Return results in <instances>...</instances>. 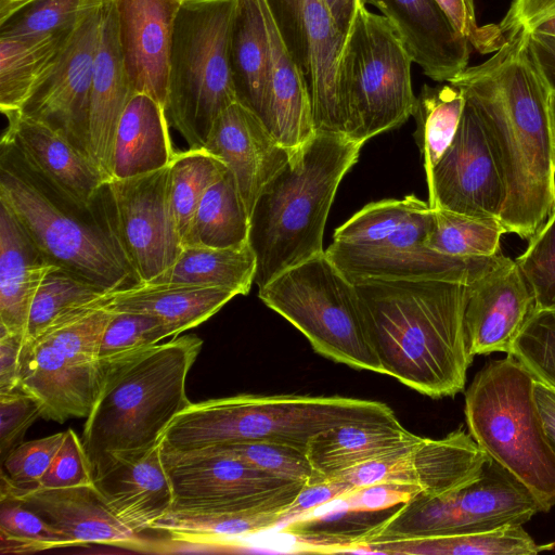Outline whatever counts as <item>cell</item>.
Segmentation results:
<instances>
[{"mask_svg":"<svg viewBox=\"0 0 555 555\" xmlns=\"http://www.w3.org/2000/svg\"><path fill=\"white\" fill-rule=\"evenodd\" d=\"M455 30L479 53L498 51L507 40L498 24L477 23L475 0H435Z\"/></svg>","mask_w":555,"mask_h":555,"instance_id":"obj_51","label":"cell"},{"mask_svg":"<svg viewBox=\"0 0 555 555\" xmlns=\"http://www.w3.org/2000/svg\"><path fill=\"white\" fill-rule=\"evenodd\" d=\"M170 164L144 175L112 179L102 189L103 228L139 284L150 283L180 254L168 207Z\"/></svg>","mask_w":555,"mask_h":555,"instance_id":"obj_15","label":"cell"},{"mask_svg":"<svg viewBox=\"0 0 555 555\" xmlns=\"http://www.w3.org/2000/svg\"><path fill=\"white\" fill-rule=\"evenodd\" d=\"M57 268L0 203V331L26 337L36 293L44 278Z\"/></svg>","mask_w":555,"mask_h":555,"instance_id":"obj_28","label":"cell"},{"mask_svg":"<svg viewBox=\"0 0 555 555\" xmlns=\"http://www.w3.org/2000/svg\"><path fill=\"white\" fill-rule=\"evenodd\" d=\"M450 83L474 105L503 183L500 221L507 233L530 241L555 211V145L550 126L551 90L520 29L487 61L467 66Z\"/></svg>","mask_w":555,"mask_h":555,"instance_id":"obj_1","label":"cell"},{"mask_svg":"<svg viewBox=\"0 0 555 555\" xmlns=\"http://www.w3.org/2000/svg\"><path fill=\"white\" fill-rule=\"evenodd\" d=\"M384 402L343 396L249 395L191 403L169 425L164 450L191 452L255 440L307 449L315 435L354 423L396 420Z\"/></svg>","mask_w":555,"mask_h":555,"instance_id":"obj_5","label":"cell"},{"mask_svg":"<svg viewBox=\"0 0 555 555\" xmlns=\"http://www.w3.org/2000/svg\"><path fill=\"white\" fill-rule=\"evenodd\" d=\"M108 292L61 268L42 281L34 298L26 339H31L56 320L95 304Z\"/></svg>","mask_w":555,"mask_h":555,"instance_id":"obj_42","label":"cell"},{"mask_svg":"<svg viewBox=\"0 0 555 555\" xmlns=\"http://www.w3.org/2000/svg\"><path fill=\"white\" fill-rule=\"evenodd\" d=\"M93 485V468L82 440L75 430H65L64 441L38 488L59 489Z\"/></svg>","mask_w":555,"mask_h":555,"instance_id":"obj_50","label":"cell"},{"mask_svg":"<svg viewBox=\"0 0 555 555\" xmlns=\"http://www.w3.org/2000/svg\"><path fill=\"white\" fill-rule=\"evenodd\" d=\"M354 487L340 478H331L315 483H306L294 501L283 511V524L306 517L319 507L330 504L349 492Z\"/></svg>","mask_w":555,"mask_h":555,"instance_id":"obj_56","label":"cell"},{"mask_svg":"<svg viewBox=\"0 0 555 555\" xmlns=\"http://www.w3.org/2000/svg\"><path fill=\"white\" fill-rule=\"evenodd\" d=\"M249 234L250 215L228 170L204 193L186 246L237 247L249 243Z\"/></svg>","mask_w":555,"mask_h":555,"instance_id":"obj_38","label":"cell"},{"mask_svg":"<svg viewBox=\"0 0 555 555\" xmlns=\"http://www.w3.org/2000/svg\"><path fill=\"white\" fill-rule=\"evenodd\" d=\"M205 449L235 456L283 479L305 483H313L315 479L314 470L307 455V449L288 443L255 440L219 444Z\"/></svg>","mask_w":555,"mask_h":555,"instance_id":"obj_46","label":"cell"},{"mask_svg":"<svg viewBox=\"0 0 555 555\" xmlns=\"http://www.w3.org/2000/svg\"><path fill=\"white\" fill-rule=\"evenodd\" d=\"M258 291L261 301L301 332L315 352L384 374L369 340L356 285L325 251L284 270Z\"/></svg>","mask_w":555,"mask_h":555,"instance_id":"obj_10","label":"cell"},{"mask_svg":"<svg viewBox=\"0 0 555 555\" xmlns=\"http://www.w3.org/2000/svg\"><path fill=\"white\" fill-rule=\"evenodd\" d=\"M113 315L101 298L25 340L18 389L37 400L41 417L64 423L89 415L103 377L99 349Z\"/></svg>","mask_w":555,"mask_h":555,"instance_id":"obj_11","label":"cell"},{"mask_svg":"<svg viewBox=\"0 0 555 555\" xmlns=\"http://www.w3.org/2000/svg\"><path fill=\"white\" fill-rule=\"evenodd\" d=\"M176 336V331L158 317L142 312L114 311L99 349L102 372L111 363L130 353Z\"/></svg>","mask_w":555,"mask_h":555,"instance_id":"obj_44","label":"cell"},{"mask_svg":"<svg viewBox=\"0 0 555 555\" xmlns=\"http://www.w3.org/2000/svg\"><path fill=\"white\" fill-rule=\"evenodd\" d=\"M175 155L165 107L149 94H133L116 131L113 179L158 170Z\"/></svg>","mask_w":555,"mask_h":555,"instance_id":"obj_32","label":"cell"},{"mask_svg":"<svg viewBox=\"0 0 555 555\" xmlns=\"http://www.w3.org/2000/svg\"><path fill=\"white\" fill-rule=\"evenodd\" d=\"M428 202L414 194L372 202L336 229L326 256L353 284L366 280H444L472 284L504 257L455 258L425 242Z\"/></svg>","mask_w":555,"mask_h":555,"instance_id":"obj_6","label":"cell"},{"mask_svg":"<svg viewBox=\"0 0 555 555\" xmlns=\"http://www.w3.org/2000/svg\"><path fill=\"white\" fill-rule=\"evenodd\" d=\"M229 52L237 102L261 119L269 82V41L260 0H236Z\"/></svg>","mask_w":555,"mask_h":555,"instance_id":"obj_33","label":"cell"},{"mask_svg":"<svg viewBox=\"0 0 555 555\" xmlns=\"http://www.w3.org/2000/svg\"><path fill=\"white\" fill-rule=\"evenodd\" d=\"M203 147L225 164L250 217L262 190L292 154L253 111L237 101L216 119Z\"/></svg>","mask_w":555,"mask_h":555,"instance_id":"obj_23","label":"cell"},{"mask_svg":"<svg viewBox=\"0 0 555 555\" xmlns=\"http://www.w3.org/2000/svg\"><path fill=\"white\" fill-rule=\"evenodd\" d=\"M302 21L308 56L306 79L315 132L345 134L337 92V67L345 37L325 0H302Z\"/></svg>","mask_w":555,"mask_h":555,"instance_id":"obj_29","label":"cell"},{"mask_svg":"<svg viewBox=\"0 0 555 555\" xmlns=\"http://www.w3.org/2000/svg\"><path fill=\"white\" fill-rule=\"evenodd\" d=\"M422 490L414 485L377 482L354 489L336 500L337 508L348 513H374L408 503Z\"/></svg>","mask_w":555,"mask_h":555,"instance_id":"obj_53","label":"cell"},{"mask_svg":"<svg viewBox=\"0 0 555 555\" xmlns=\"http://www.w3.org/2000/svg\"><path fill=\"white\" fill-rule=\"evenodd\" d=\"M70 33L43 37H0L2 114L22 108L55 63Z\"/></svg>","mask_w":555,"mask_h":555,"instance_id":"obj_36","label":"cell"},{"mask_svg":"<svg viewBox=\"0 0 555 555\" xmlns=\"http://www.w3.org/2000/svg\"><path fill=\"white\" fill-rule=\"evenodd\" d=\"M236 0H183L169 53L166 115L189 149L203 147L219 115L237 101L230 65Z\"/></svg>","mask_w":555,"mask_h":555,"instance_id":"obj_8","label":"cell"},{"mask_svg":"<svg viewBox=\"0 0 555 555\" xmlns=\"http://www.w3.org/2000/svg\"><path fill=\"white\" fill-rule=\"evenodd\" d=\"M533 396L546 434L555 449V391L534 379Z\"/></svg>","mask_w":555,"mask_h":555,"instance_id":"obj_59","label":"cell"},{"mask_svg":"<svg viewBox=\"0 0 555 555\" xmlns=\"http://www.w3.org/2000/svg\"><path fill=\"white\" fill-rule=\"evenodd\" d=\"M283 511L189 512L171 509L155 520L150 529L163 531L176 542L223 544L235 538L282 526Z\"/></svg>","mask_w":555,"mask_h":555,"instance_id":"obj_37","label":"cell"},{"mask_svg":"<svg viewBox=\"0 0 555 555\" xmlns=\"http://www.w3.org/2000/svg\"><path fill=\"white\" fill-rule=\"evenodd\" d=\"M237 296L214 286L180 283H144L108 291L102 304L114 311L152 314L167 322L177 335L196 327Z\"/></svg>","mask_w":555,"mask_h":555,"instance_id":"obj_30","label":"cell"},{"mask_svg":"<svg viewBox=\"0 0 555 555\" xmlns=\"http://www.w3.org/2000/svg\"><path fill=\"white\" fill-rule=\"evenodd\" d=\"M17 500L38 514L73 546L102 543L140 547L139 534L126 527L109 509L95 487L17 489L0 485V499Z\"/></svg>","mask_w":555,"mask_h":555,"instance_id":"obj_24","label":"cell"},{"mask_svg":"<svg viewBox=\"0 0 555 555\" xmlns=\"http://www.w3.org/2000/svg\"><path fill=\"white\" fill-rule=\"evenodd\" d=\"M228 170L221 159L204 147L176 152L170 163L168 207L172 234L180 250L188 244L204 193Z\"/></svg>","mask_w":555,"mask_h":555,"instance_id":"obj_39","label":"cell"},{"mask_svg":"<svg viewBox=\"0 0 555 555\" xmlns=\"http://www.w3.org/2000/svg\"><path fill=\"white\" fill-rule=\"evenodd\" d=\"M202 345L196 335L176 336L103 369L81 439L91 461L160 443L169 425L191 404L185 380Z\"/></svg>","mask_w":555,"mask_h":555,"instance_id":"obj_4","label":"cell"},{"mask_svg":"<svg viewBox=\"0 0 555 555\" xmlns=\"http://www.w3.org/2000/svg\"><path fill=\"white\" fill-rule=\"evenodd\" d=\"M385 16L423 73L450 82L468 66L470 43L452 26L435 0H362Z\"/></svg>","mask_w":555,"mask_h":555,"instance_id":"obj_25","label":"cell"},{"mask_svg":"<svg viewBox=\"0 0 555 555\" xmlns=\"http://www.w3.org/2000/svg\"><path fill=\"white\" fill-rule=\"evenodd\" d=\"M117 35L114 0H104L89 108V154L106 181L113 179L116 131L132 96Z\"/></svg>","mask_w":555,"mask_h":555,"instance_id":"obj_26","label":"cell"},{"mask_svg":"<svg viewBox=\"0 0 555 555\" xmlns=\"http://www.w3.org/2000/svg\"><path fill=\"white\" fill-rule=\"evenodd\" d=\"M260 3L269 41V82L261 120L280 145L294 152L315 134L309 88L266 1Z\"/></svg>","mask_w":555,"mask_h":555,"instance_id":"obj_27","label":"cell"},{"mask_svg":"<svg viewBox=\"0 0 555 555\" xmlns=\"http://www.w3.org/2000/svg\"><path fill=\"white\" fill-rule=\"evenodd\" d=\"M426 181L431 209L500 219L505 186L479 114L467 99L456 134Z\"/></svg>","mask_w":555,"mask_h":555,"instance_id":"obj_17","label":"cell"},{"mask_svg":"<svg viewBox=\"0 0 555 555\" xmlns=\"http://www.w3.org/2000/svg\"><path fill=\"white\" fill-rule=\"evenodd\" d=\"M162 453L173 493L172 511H283L306 485L209 449L173 452L162 448Z\"/></svg>","mask_w":555,"mask_h":555,"instance_id":"obj_14","label":"cell"},{"mask_svg":"<svg viewBox=\"0 0 555 555\" xmlns=\"http://www.w3.org/2000/svg\"><path fill=\"white\" fill-rule=\"evenodd\" d=\"M103 3L85 0L55 63L16 111L56 128L89 156L90 94Z\"/></svg>","mask_w":555,"mask_h":555,"instance_id":"obj_16","label":"cell"},{"mask_svg":"<svg viewBox=\"0 0 555 555\" xmlns=\"http://www.w3.org/2000/svg\"><path fill=\"white\" fill-rule=\"evenodd\" d=\"M2 158L0 203L53 264L105 291L138 284L112 237L63 210L24 169Z\"/></svg>","mask_w":555,"mask_h":555,"instance_id":"obj_12","label":"cell"},{"mask_svg":"<svg viewBox=\"0 0 555 555\" xmlns=\"http://www.w3.org/2000/svg\"><path fill=\"white\" fill-rule=\"evenodd\" d=\"M420 439L397 418L346 424L310 439L307 455L320 482L360 464L390 454Z\"/></svg>","mask_w":555,"mask_h":555,"instance_id":"obj_31","label":"cell"},{"mask_svg":"<svg viewBox=\"0 0 555 555\" xmlns=\"http://www.w3.org/2000/svg\"><path fill=\"white\" fill-rule=\"evenodd\" d=\"M412 63L388 20L362 7L345 39L337 67L345 135L363 145L413 116Z\"/></svg>","mask_w":555,"mask_h":555,"instance_id":"obj_9","label":"cell"},{"mask_svg":"<svg viewBox=\"0 0 555 555\" xmlns=\"http://www.w3.org/2000/svg\"><path fill=\"white\" fill-rule=\"evenodd\" d=\"M361 147L345 134L315 132L264 186L250 217L258 288L325 251L323 234L331 206Z\"/></svg>","mask_w":555,"mask_h":555,"instance_id":"obj_3","label":"cell"},{"mask_svg":"<svg viewBox=\"0 0 555 555\" xmlns=\"http://www.w3.org/2000/svg\"><path fill=\"white\" fill-rule=\"evenodd\" d=\"M535 310L531 287L515 260L503 257L469 285L464 328L469 354L508 353Z\"/></svg>","mask_w":555,"mask_h":555,"instance_id":"obj_20","label":"cell"},{"mask_svg":"<svg viewBox=\"0 0 555 555\" xmlns=\"http://www.w3.org/2000/svg\"><path fill=\"white\" fill-rule=\"evenodd\" d=\"M1 145L20 167L67 206L91 211L107 183L91 159L60 130L21 112L5 114Z\"/></svg>","mask_w":555,"mask_h":555,"instance_id":"obj_19","label":"cell"},{"mask_svg":"<svg viewBox=\"0 0 555 555\" xmlns=\"http://www.w3.org/2000/svg\"><path fill=\"white\" fill-rule=\"evenodd\" d=\"M555 550V542L537 543L522 525L490 531L373 540L356 552L406 555H535Z\"/></svg>","mask_w":555,"mask_h":555,"instance_id":"obj_34","label":"cell"},{"mask_svg":"<svg viewBox=\"0 0 555 555\" xmlns=\"http://www.w3.org/2000/svg\"><path fill=\"white\" fill-rule=\"evenodd\" d=\"M337 29L345 39L362 7V0H325Z\"/></svg>","mask_w":555,"mask_h":555,"instance_id":"obj_60","label":"cell"},{"mask_svg":"<svg viewBox=\"0 0 555 555\" xmlns=\"http://www.w3.org/2000/svg\"><path fill=\"white\" fill-rule=\"evenodd\" d=\"M256 271L257 258L250 243L237 247L188 245L172 266L150 283L214 286L247 295Z\"/></svg>","mask_w":555,"mask_h":555,"instance_id":"obj_35","label":"cell"},{"mask_svg":"<svg viewBox=\"0 0 555 555\" xmlns=\"http://www.w3.org/2000/svg\"><path fill=\"white\" fill-rule=\"evenodd\" d=\"M291 54L304 72L308 66L302 0H264Z\"/></svg>","mask_w":555,"mask_h":555,"instance_id":"obj_55","label":"cell"},{"mask_svg":"<svg viewBox=\"0 0 555 555\" xmlns=\"http://www.w3.org/2000/svg\"><path fill=\"white\" fill-rule=\"evenodd\" d=\"M85 0H0V37H43L69 33Z\"/></svg>","mask_w":555,"mask_h":555,"instance_id":"obj_43","label":"cell"},{"mask_svg":"<svg viewBox=\"0 0 555 555\" xmlns=\"http://www.w3.org/2000/svg\"><path fill=\"white\" fill-rule=\"evenodd\" d=\"M431 210V228L425 242L430 249L465 259L501 254L500 238L507 232L500 219L476 218L442 209Z\"/></svg>","mask_w":555,"mask_h":555,"instance_id":"obj_41","label":"cell"},{"mask_svg":"<svg viewBox=\"0 0 555 555\" xmlns=\"http://www.w3.org/2000/svg\"><path fill=\"white\" fill-rule=\"evenodd\" d=\"M26 337L0 331V393L18 388L20 356Z\"/></svg>","mask_w":555,"mask_h":555,"instance_id":"obj_57","label":"cell"},{"mask_svg":"<svg viewBox=\"0 0 555 555\" xmlns=\"http://www.w3.org/2000/svg\"><path fill=\"white\" fill-rule=\"evenodd\" d=\"M532 289L537 310H555V211L515 260Z\"/></svg>","mask_w":555,"mask_h":555,"instance_id":"obj_48","label":"cell"},{"mask_svg":"<svg viewBox=\"0 0 555 555\" xmlns=\"http://www.w3.org/2000/svg\"><path fill=\"white\" fill-rule=\"evenodd\" d=\"M529 42L550 90L555 91V37L529 34Z\"/></svg>","mask_w":555,"mask_h":555,"instance_id":"obj_58","label":"cell"},{"mask_svg":"<svg viewBox=\"0 0 555 555\" xmlns=\"http://www.w3.org/2000/svg\"><path fill=\"white\" fill-rule=\"evenodd\" d=\"M41 416L37 400L15 389L0 393V453L3 461L15 449L29 426Z\"/></svg>","mask_w":555,"mask_h":555,"instance_id":"obj_52","label":"cell"},{"mask_svg":"<svg viewBox=\"0 0 555 555\" xmlns=\"http://www.w3.org/2000/svg\"><path fill=\"white\" fill-rule=\"evenodd\" d=\"M183 0H114L117 35L132 94L145 93L166 107L169 53Z\"/></svg>","mask_w":555,"mask_h":555,"instance_id":"obj_22","label":"cell"},{"mask_svg":"<svg viewBox=\"0 0 555 555\" xmlns=\"http://www.w3.org/2000/svg\"><path fill=\"white\" fill-rule=\"evenodd\" d=\"M498 25L506 37L520 29L555 37V0H512Z\"/></svg>","mask_w":555,"mask_h":555,"instance_id":"obj_54","label":"cell"},{"mask_svg":"<svg viewBox=\"0 0 555 555\" xmlns=\"http://www.w3.org/2000/svg\"><path fill=\"white\" fill-rule=\"evenodd\" d=\"M64 438L65 431H60L20 443L2 461L1 482L24 490L38 488Z\"/></svg>","mask_w":555,"mask_h":555,"instance_id":"obj_49","label":"cell"},{"mask_svg":"<svg viewBox=\"0 0 555 555\" xmlns=\"http://www.w3.org/2000/svg\"><path fill=\"white\" fill-rule=\"evenodd\" d=\"M465 102L464 91L450 82L435 87L425 83L416 96L413 114L417 126L415 137L425 175L430 172L451 145Z\"/></svg>","mask_w":555,"mask_h":555,"instance_id":"obj_40","label":"cell"},{"mask_svg":"<svg viewBox=\"0 0 555 555\" xmlns=\"http://www.w3.org/2000/svg\"><path fill=\"white\" fill-rule=\"evenodd\" d=\"M543 512L532 493L489 457L473 482L439 496L418 494L369 528L365 542L490 531L524 525Z\"/></svg>","mask_w":555,"mask_h":555,"instance_id":"obj_13","label":"cell"},{"mask_svg":"<svg viewBox=\"0 0 555 555\" xmlns=\"http://www.w3.org/2000/svg\"><path fill=\"white\" fill-rule=\"evenodd\" d=\"M354 285L384 374L436 399L464 389L473 361L464 328L470 284L366 280Z\"/></svg>","mask_w":555,"mask_h":555,"instance_id":"obj_2","label":"cell"},{"mask_svg":"<svg viewBox=\"0 0 555 555\" xmlns=\"http://www.w3.org/2000/svg\"><path fill=\"white\" fill-rule=\"evenodd\" d=\"M488 460L470 434L457 429L440 439L420 437L411 444L335 477L354 488L377 482L410 483L417 486L423 495L439 496L476 480Z\"/></svg>","mask_w":555,"mask_h":555,"instance_id":"obj_18","label":"cell"},{"mask_svg":"<svg viewBox=\"0 0 555 555\" xmlns=\"http://www.w3.org/2000/svg\"><path fill=\"white\" fill-rule=\"evenodd\" d=\"M1 554H27L73 546L38 514L10 498L0 499Z\"/></svg>","mask_w":555,"mask_h":555,"instance_id":"obj_45","label":"cell"},{"mask_svg":"<svg viewBox=\"0 0 555 555\" xmlns=\"http://www.w3.org/2000/svg\"><path fill=\"white\" fill-rule=\"evenodd\" d=\"M550 126L555 145V91H551L548 99Z\"/></svg>","mask_w":555,"mask_h":555,"instance_id":"obj_61","label":"cell"},{"mask_svg":"<svg viewBox=\"0 0 555 555\" xmlns=\"http://www.w3.org/2000/svg\"><path fill=\"white\" fill-rule=\"evenodd\" d=\"M555 391V310H534L507 353Z\"/></svg>","mask_w":555,"mask_h":555,"instance_id":"obj_47","label":"cell"},{"mask_svg":"<svg viewBox=\"0 0 555 555\" xmlns=\"http://www.w3.org/2000/svg\"><path fill=\"white\" fill-rule=\"evenodd\" d=\"M91 463L93 486L134 533L150 529L172 508L173 493L160 443L146 451L103 454Z\"/></svg>","mask_w":555,"mask_h":555,"instance_id":"obj_21","label":"cell"},{"mask_svg":"<svg viewBox=\"0 0 555 555\" xmlns=\"http://www.w3.org/2000/svg\"><path fill=\"white\" fill-rule=\"evenodd\" d=\"M533 382L509 354L490 361L468 387L464 413L473 439L546 513L555 505V449L534 400Z\"/></svg>","mask_w":555,"mask_h":555,"instance_id":"obj_7","label":"cell"}]
</instances>
